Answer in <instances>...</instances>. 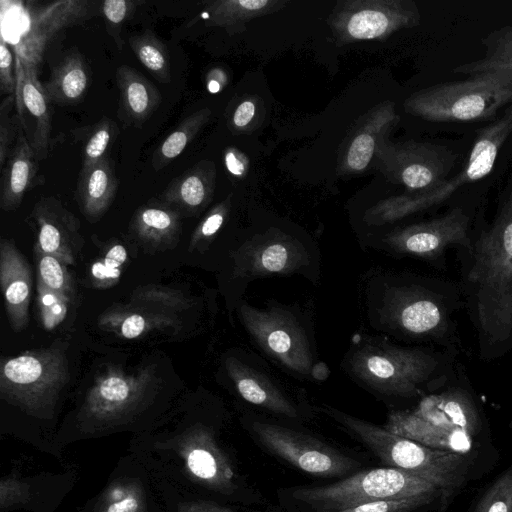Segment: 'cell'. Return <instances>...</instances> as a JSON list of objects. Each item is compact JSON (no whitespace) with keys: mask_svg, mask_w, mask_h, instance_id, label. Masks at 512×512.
<instances>
[{"mask_svg":"<svg viewBox=\"0 0 512 512\" xmlns=\"http://www.w3.org/2000/svg\"><path fill=\"white\" fill-rule=\"evenodd\" d=\"M319 409L355 435L387 467L435 485L441 492L439 512L447 511L472 474L475 455L423 445L326 404Z\"/></svg>","mask_w":512,"mask_h":512,"instance_id":"1","label":"cell"},{"mask_svg":"<svg viewBox=\"0 0 512 512\" xmlns=\"http://www.w3.org/2000/svg\"><path fill=\"white\" fill-rule=\"evenodd\" d=\"M226 260L230 312L247 286L257 279L298 275L316 284L321 274L316 243L308 236L276 225L239 238Z\"/></svg>","mask_w":512,"mask_h":512,"instance_id":"2","label":"cell"},{"mask_svg":"<svg viewBox=\"0 0 512 512\" xmlns=\"http://www.w3.org/2000/svg\"><path fill=\"white\" fill-rule=\"evenodd\" d=\"M472 252L468 280L476 292L480 330L488 342H504L512 335V188Z\"/></svg>","mask_w":512,"mask_h":512,"instance_id":"3","label":"cell"},{"mask_svg":"<svg viewBox=\"0 0 512 512\" xmlns=\"http://www.w3.org/2000/svg\"><path fill=\"white\" fill-rule=\"evenodd\" d=\"M340 366L369 393L393 400L417 396L437 361L422 349L395 345L384 336L355 334Z\"/></svg>","mask_w":512,"mask_h":512,"instance_id":"4","label":"cell"},{"mask_svg":"<svg viewBox=\"0 0 512 512\" xmlns=\"http://www.w3.org/2000/svg\"><path fill=\"white\" fill-rule=\"evenodd\" d=\"M366 319L372 329L400 339L439 336L446 328L444 309L424 286L384 271L363 281Z\"/></svg>","mask_w":512,"mask_h":512,"instance_id":"5","label":"cell"},{"mask_svg":"<svg viewBox=\"0 0 512 512\" xmlns=\"http://www.w3.org/2000/svg\"><path fill=\"white\" fill-rule=\"evenodd\" d=\"M235 310L254 344L287 373L308 380L327 377L329 370L317 357L311 325L298 308L275 300L257 308L242 298Z\"/></svg>","mask_w":512,"mask_h":512,"instance_id":"6","label":"cell"},{"mask_svg":"<svg viewBox=\"0 0 512 512\" xmlns=\"http://www.w3.org/2000/svg\"><path fill=\"white\" fill-rule=\"evenodd\" d=\"M512 104V73H485L423 88L405 101L408 113L431 122L489 119Z\"/></svg>","mask_w":512,"mask_h":512,"instance_id":"7","label":"cell"},{"mask_svg":"<svg viewBox=\"0 0 512 512\" xmlns=\"http://www.w3.org/2000/svg\"><path fill=\"white\" fill-rule=\"evenodd\" d=\"M512 133V104L502 117L484 127L477 135L465 167L435 191L413 196H397L379 202L364 214L370 227H383L413 213L425 210L447 200L457 189L488 175L498 153Z\"/></svg>","mask_w":512,"mask_h":512,"instance_id":"8","label":"cell"},{"mask_svg":"<svg viewBox=\"0 0 512 512\" xmlns=\"http://www.w3.org/2000/svg\"><path fill=\"white\" fill-rule=\"evenodd\" d=\"M428 494L441 496L432 483L397 468L383 467L355 473L325 486L301 487L293 492V497L312 512H339L379 500Z\"/></svg>","mask_w":512,"mask_h":512,"instance_id":"9","label":"cell"},{"mask_svg":"<svg viewBox=\"0 0 512 512\" xmlns=\"http://www.w3.org/2000/svg\"><path fill=\"white\" fill-rule=\"evenodd\" d=\"M68 381L65 349L56 343L4 358L1 362V395L19 403L39 405L50 401Z\"/></svg>","mask_w":512,"mask_h":512,"instance_id":"10","label":"cell"},{"mask_svg":"<svg viewBox=\"0 0 512 512\" xmlns=\"http://www.w3.org/2000/svg\"><path fill=\"white\" fill-rule=\"evenodd\" d=\"M248 430L270 452L314 476H343L359 466L326 443L265 419L248 416Z\"/></svg>","mask_w":512,"mask_h":512,"instance_id":"11","label":"cell"},{"mask_svg":"<svg viewBox=\"0 0 512 512\" xmlns=\"http://www.w3.org/2000/svg\"><path fill=\"white\" fill-rule=\"evenodd\" d=\"M468 227L469 217L461 208H454L441 217L379 234L366 245L394 257L415 256L431 260L451 245L473 251Z\"/></svg>","mask_w":512,"mask_h":512,"instance_id":"12","label":"cell"},{"mask_svg":"<svg viewBox=\"0 0 512 512\" xmlns=\"http://www.w3.org/2000/svg\"><path fill=\"white\" fill-rule=\"evenodd\" d=\"M419 22L420 12L410 0H350L337 3L330 26L337 40L349 43L383 40Z\"/></svg>","mask_w":512,"mask_h":512,"instance_id":"13","label":"cell"},{"mask_svg":"<svg viewBox=\"0 0 512 512\" xmlns=\"http://www.w3.org/2000/svg\"><path fill=\"white\" fill-rule=\"evenodd\" d=\"M376 152L384 160L385 173L416 194L444 185L457 161V154L447 146L428 142L382 141Z\"/></svg>","mask_w":512,"mask_h":512,"instance_id":"14","label":"cell"},{"mask_svg":"<svg viewBox=\"0 0 512 512\" xmlns=\"http://www.w3.org/2000/svg\"><path fill=\"white\" fill-rule=\"evenodd\" d=\"M222 369L236 395L247 404L288 419L300 418L298 402L257 355L228 352Z\"/></svg>","mask_w":512,"mask_h":512,"instance_id":"15","label":"cell"},{"mask_svg":"<svg viewBox=\"0 0 512 512\" xmlns=\"http://www.w3.org/2000/svg\"><path fill=\"white\" fill-rule=\"evenodd\" d=\"M96 3L63 0L27 7L28 26L14 47L15 60L38 69L48 42L60 30L81 24L96 13Z\"/></svg>","mask_w":512,"mask_h":512,"instance_id":"16","label":"cell"},{"mask_svg":"<svg viewBox=\"0 0 512 512\" xmlns=\"http://www.w3.org/2000/svg\"><path fill=\"white\" fill-rule=\"evenodd\" d=\"M32 216L37 225L35 250L52 255L66 265H74L84 243L75 215L57 198L49 196L36 202Z\"/></svg>","mask_w":512,"mask_h":512,"instance_id":"17","label":"cell"},{"mask_svg":"<svg viewBox=\"0 0 512 512\" xmlns=\"http://www.w3.org/2000/svg\"><path fill=\"white\" fill-rule=\"evenodd\" d=\"M158 384L152 366L134 372L109 367L95 379L87 395V407L97 415H110L123 411L139 401Z\"/></svg>","mask_w":512,"mask_h":512,"instance_id":"18","label":"cell"},{"mask_svg":"<svg viewBox=\"0 0 512 512\" xmlns=\"http://www.w3.org/2000/svg\"><path fill=\"white\" fill-rule=\"evenodd\" d=\"M0 284L10 326L19 332L28 324L33 277L26 258L6 238L0 242Z\"/></svg>","mask_w":512,"mask_h":512,"instance_id":"19","label":"cell"},{"mask_svg":"<svg viewBox=\"0 0 512 512\" xmlns=\"http://www.w3.org/2000/svg\"><path fill=\"white\" fill-rule=\"evenodd\" d=\"M16 62V101L18 108H25L34 120L31 146L38 161L48 156L51 133L50 100L44 85L38 79V69Z\"/></svg>","mask_w":512,"mask_h":512,"instance_id":"20","label":"cell"},{"mask_svg":"<svg viewBox=\"0 0 512 512\" xmlns=\"http://www.w3.org/2000/svg\"><path fill=\"white\" fill-rule=\"evenodd\" d=\"M216 179L212 161L201 160L174 178L162 192L159 200L181 216H195L211 202Z\"/></svg>","mask_w":512,"mask_h":512,"instance_id":"21","label":"cell"},{"mask_svg":"<svg viewBox=\"0 0 512 512\" xmlns=\"http://www.w3.org/2000/svg\"><path fill=\"white\" fill-rule=\"evenodd\" d=\"M384 428L432 448L478 455L471 450L470 433L441 428L421 418L414 411L390 412Z\"/></svg>","mask_w":512,"mask_h":512,"instance_id":"22","label":"cell"},{"mask_svg":"<svg viewBox=\"0 0 512 512\" xmlns=\"http://www.w3.org/2000/svg\"><path fill=\"white\" fill-rule=\"evenodd\" d=\"M37 158L22 128L19 129L3 169L1 170L0 207L13 211L19 207L25 193L39 185Z\"/></svg>","mask_w":512,"mask_h":512,"instance_id":"23","label":"cell"},{"mask_svg":"<svg viewBox=\"0 0 512 512\" xmlns=\"http://www.w3.org/2000/svg\"><path fill=\"white\" fill-rule=\"evenodd\" d=\"M119 89L118 117L126 124L141 127L158 109L161 94L153 83L127 65L116 70Z\"/></svg>","mask_w":512,"mask_h":512,"instance_id":"24","label":"cell"},{"mask_svg":"<svg viewBox=\"0 0 512 512\" xmlns=\"http://www.w3.org/2000/svg\"><path fill=\"white\" fill-rule=\"evenodd\" d=\"M118 181L111 160L106 157L82 166L76 186V199L82 214L90 222L98 221L114 201Z\"/></svg>","mask_w":512,"mask_h":512,"instance_id":"25","label":"cell"},{"mask_svg":"<svg viewBox=\"0 0 512 512\" xmlns=\"http://www.w3.org/2000/svg\"><path fill=\"white\" fill-rule=\"evenodd\" d=\"M98 323L124 339H136L154 330H179L182 327L173 313L131 304L107 310Z\"/></svg>","mask_w":512,"mask_h":512,"instance_id":"26","label":"cell"},{"mask_svg":"<svg viewBox=\"0 0 512 512\" xmlns=\"http://www.w3.org/2000/svg\"><path fill=\"white\" fill-rule=\"evenodd\" d=\"M394 104L386 102L371 111L352 139L345 157V167L350 172H360L367 168L377 145L383 141L390 129L398 122Z\"/></svg>","mask_w":512,"mask_h":512,"instance_id":"27","label":"cell"},{"mask_svg":"<svg viewBox=\"0 0 512 512\" xmlns=\"http://www.w3.org/2000/svg\"><path fill=\"white\" fill-rule=\"evenodd\" d=\"M130 228L136 238L153 248L175 244L181 230V215L160 200H150L133 214Z\"/></svg>","mask_w":512,"mask_h":512,"instance_id":"28","label":"cell"},{"mask_svg":"<svg viewBox=\"0 0 512 512\" xmlns=\"http://www.w3.org/2000/svg\"><path fill=\"white\" fill-rule=\"evenodd\" d=\"M90 84L88 66L78 52L67 55L54 66L44 88L49 100L61 106L78 104L84 98Z\"/></svg>","mask_w":512,"mask_h":512,"instance_id":"29","label":"cell"},{"mask_svg":"<svg viewBox=\"0 0 512 512\" xmlns=\"http://www.w3.org/2000/svg\"><path fill=\"white\" fill-rule=\"evenodd\" d=\"M482 58L463 63L452 71L456 74L512 73V25L494 30L481 39Z\"/></svg>","mask_w":512,"mask_h":512,"instance_id":"30","label":"cell"},{"mask_svg":"<svg viewBox=\"0 0 512 512\" xmlns=\"http://www.w3.org/2000/svg\"><path fill=\"white\" fill-rule=\"evenodd\" d=\"M285 4V1L279 0H219L208 2L202 15L207 26H220L228 30L252 18L274 12Z\"/></svg>","mask_w":512,"mask_h":512,"instance_id":"31","label":"cell"},{"mask_svg":"<svg viewBox=\"0 0 512 512\" xmlns=\"http://www.w3.org/2000/svg\"><path fill=\"white\" fill-rule=\"evenodd\" d=\"M209 108H202L185 117L155 149L151 164L155 171L162 170L175 160L194 140L211 117Z\"/></svg>","mask_w":512,"mask_h":512,"instance_id":"32","label":"cell"},{"mask_svg":"<svg viewBox=\"0 0 512 512\" xmlns=\"http://www.w3.org/2000/svg\"><path fill=\"white\" fill-rule=\"evenodd\" d=\"M129 45L141 65L161 83L171 81L169 51L165 44L151 31L129 38Z\"/></svg>","mask_w":512,"mask_h":512,"instance_id":"33","label":"cell"},{"mask_svg":"<svg viewBox=\"0 0 512 512\" xmlns=\"http://www.w3.org/2000/svg\"><path fill=\"white\" fill-rule=\"evenodd\" d=\"M129 299L131 305L173 314L195 305V300L180 290L152 284L137 288Z\"/></svg>","mask_w":512,"mask_h":512,"instance_id":"34","label":"cell"},{"mask_svg":"<svg viewBox=\"0 0 512 512\" xmlns=\"http://www.w3.org/2000/svg\"><path fill=\"white\" fill-rule=\"evenodd\" d=\"M83 143V164L89 166L106 158L109 148L114 143L119 129L114 120L103 116L96 123L77 130Z\"/></svg>","mask_w":512,"mask_h":512,"instance_id":"35","label":"cell"},{"mask_svg":"<svg viewBox=\"0 0 512 512\" xmlns=\"http://www.w3.org/2000/svg\"><path fill=\"white\" fill-rule=\"evenodd\" d=\"M231 197L213 206L201 219L191 235L189 251H207L228 222L231 213Z\"/></svg>","mask_w":512,"mask_h":512,"instance_id":"36","label":"cell"},{"mask_svg":"<svg viewBox=\"0 0 512 512\" xmlns=\"http://www.w3.org/2000/svg\"><path fill=\"white\" fill-rule=\"evenodd\" d=\"M471 512H512V464L483 491Z\"/></svg>","mask_w":512,"mask_h":512,"instance_id":"37","label":"cell"},{"mask_svg":"<svg viewBox=\"0 0 512 512\" xmlns=\"http://www.w3.org/2000/svg\"><path fill=\"white\" fill-rule=\"evenodd\" d=\"M37 259V280L48 288L71 298L73 281L67 265L52 255L35 250Z\"/></svg>","mask_w":512,"mask_h":512,"instance_id":"38","label":"cell"},{"mask_svg":"<svg viewBox=\"0 0 512 512\" xmlns=\"http://www.w3.org/2000/svg\"><path fill=\"white\" fill-rule=\"evenodd\" d=\"M127 257V250L122 244L111 245L102 259L91 266L93 284L99 288L115 285L120 279Z\"/></svg>","mask_w":512,"mask_h":512,"instance_id":"39","label":"cell"},{"mask_svg":"<svg viewBox=\"0 0 512 512\" xmlns=\"http://www.w3.org/2000/svg\"><path fill=\"white\" fill-rule=\"evenodd\" d=\"M70 297L58 293L37 280V305L41 324L53 330L67 315Z\"/></svg>","mask_w":512,"mask_h":512,"instance_id":"40","label":"cell"},{"mask_svg":"<svg viewBox=\"0 0 512 512\" xmlns=\"http://www.w3.org/2000/svg\"><path fill=\"white\" fill-rule=\"evenodd\" d=\"M188 467L195 476L204 480L229 484L234 477L228 464L220 463L216 455L204 448H197L190 452Z\"/></svg>","mask_w":512,"mask_h":512,"instance_id":"41","label":"cell"},{"mask_svg":"<svg viewBox=\"0 0 512 512\" xmlns=\"http://www.w3.org/2000/svg\"><path fill=\"white\" fill-rule=\"evenodd\" d=\"M141 1L134 0H106L102 2L101 12L105 21L108 35L119 50L124 46L122 38L123 25L133 15Z\"/></svg>","mask_w":512,"mask_h":512,"instance_id":"42","label":"cell"},{"mask_svg":"<svg viewBox=\"0 0 512 512\" xmlns=\"http://www.w3.org/2000/svg\"><path fill=\"white\" fill-rule=\"evenodd\" d=\"M440 495H417L398 499H385L362 504L339 512H413L438 501Z\"/></svg>","mask_w":512,"mask_h":512,"instance_id":"43","label":"cell"},{"mask_svg":"<svg viewBox=\"0 0 512 512\" xmlns=\"http://www.w3.org/2000/svg\"><path fill=\"white\" fill-rule=\"evenodd\" d=\"M14 95L6 96L0 105V169L2 170L13 148L14 127L11 110L14 104Z\"/></svg>","mask_w":512,"mask_h":512,"instance_id":"44","label":"cell"},{"mask_svg":"<svg viewBox=\"0 0 512 512\" xmlns=\"http://www.w3.org/2000/svg\"><path fill=\"white\" fill-rule=\"evenodd\" d=\"M17 80L13 68V55L4 37L0 40V90L2 94L16 92Z\"/></svg>","mask_w":512,"mask_h":512,"instance_id":"45","label":"cell"},{"mask_svg":"<svg viewBox=\"0 0 512 512\" xmlns=\"http://www.w3.org/2000/svg\"><path fill=\"white\" fill-rule=\"evenodd\" d=\"M224 163L230 174L243 176L247 169L246 157L235 148H228L224 152Z\"/></svg>","mask_w":512,"mask_h":512,"instance_id":"46","label":"cell"},{"mask_svg":"<svg viewBox=\"0 0 512 512\" xmlns=\"http://www.w3.org/2000/svg\"><path fill=\"white\" fill-rule=\"evenodd\" d=\"M255 114V104L251 100L241 102L232 116V127L242 129L248 125Z\"/></svg>","mask_w":512,"mask_h":512,"instance_id":"47","label":"cell"},{"mask_svg":"<svg viewBox=\"0 0 512 512\" xmlns=\"http://www.w3.org/2000/svg\"><path fill=\"white\" fill-rule=\"evenodd\" d=\"M137 501L134 497L124 498L109 506L107 512H136Z\"/></svg>","mask_w":512,"mask_h":512,"instance_id":"48","label":"cell"},{"mask_svg":"<svg viewBox=\"0 0 512 512\" xmlns=\"http://www.w3.org/2000/svg\"><path fill=\"white\" fill-rule=\"evenodd\" d=\"M224 83L225 82L223 81H219V78H216L215 71H211L207 75V89L211 93L219 92L222 89Z\"/></svg>","mask_w":512,"mask_h":512,"instance_id":"49","label":"cell"}]
</instances>
